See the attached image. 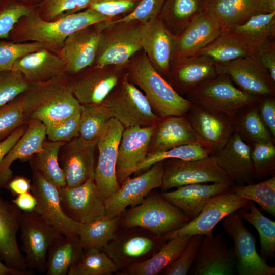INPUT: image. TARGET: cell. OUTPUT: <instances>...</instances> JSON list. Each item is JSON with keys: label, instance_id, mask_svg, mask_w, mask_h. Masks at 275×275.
<instances>
[{"label": "cell", "instance_id": "24", "mask_svg": "<svg viewBox=\"0 0 275 275\" xmlns=\"http://www.w3.org/2000/svg\"><path fill=\"white\" fill-rule=\"evenodd\" d=\"M22 216L20 209L0 196V258L8 267L32 274L17 243Z\"/></svg>", "mask_w": 275, "mask_h": 275}, {"label": "cell", "instance_id": "52", "mask_svg": "<svg viewBox=\"0 0 275 275\" xmlns=\"http://www.w3.org/2000/svg\"><path fill=\"white\" fill-rule=\"evenodd\" d=\"M92 0H44L41 17L53 21L88 8Z\"/></svg>", "mask_w": 275, "mask_h": 275}, {"label": "cell", "instance_id": "59", "mask_svg": "<svg viewBox=\"0 0 275 275\" xmlns=\"http://www.w3.org/2000/svg\"><path fill=\"white\" fill-rule=\"evenodd\" d=\"M27 128L28 123L22 125L0 142V164L11 148L24 133Z\"/></svg>", "mask_w": 275, "mask_h": 275}, {"label": "cell", "instance_id": "62", "mask_svg": "<svg viewBox=\"0 0 275 275\" xmlns=\"http://www.w3.org/2000/svg\"><path fill=\"white\" fill-rule=\"evenodd\" d=\"M29 272L13 269L6 266L0 261V275H30Z\"/></svg>", "mask_w": 275, "mask_h": 275}, {"label": "cell", "instance_id": "27", "mask_svg": "<svg viewBox=\"0 0 275 275\" xmlns=\"http://www.w3.org/2000/svg\"><path fill=\"white\" fill-rule=\"evenodd\" d=\"M204 8L222 32L244 23L253 15L269 13L267 0H204Z\"/></svg>", "mask_w": 275, "mask_h": 275}, {"label": "cell", "instance_id": "48", "mask_svg": "<svg viewBox=\"0 0 275 275\" xmlns=\"http://www.w3.org/2000/svg\"><path fill=\"white\" fill-rule=\"evenodd\" d=\"M25 97L22 94L0 107V139L8 136L29 120L24 115Z\"/></svg>", "mask_w": 275, "mask_h": 275}, {"label": "cell", "instance_id": "21", "mask_svg": "<svg viewBox=\"0 0 275 275\" xmlns=\"http://www.w3.org/2000/svg\"><path fill=\"white\" fill-rule=\"evenodd\" d=\"M96 145L86 142L78 136L66 142L62 146L59 162L64 174L67 187H75L94 178Z\"/></svg>", "mask_w": 275, "mask_h": 275}, {"label": "cell", "instance_id": "25", "mask_svg": "<svg viewBox=\"0 0 275 275\" xmlns=\"http://www.w3.org/2000/svg\"><path fill=\"white\" fill-rule=\"evenodd\" d=\"M140 37L142 50L153 67L167 80L175 35L156 17L142 24Z\"/></svg>", "mask_w": 275, "mask_h": 275}, {"label": "cell", "instance_id": "40", "mask_svg": "<svg viewBox=\"0 0 275 275\" xmlns=\"http://www.w3.org/2000/svg\"><path fill=\"white\" fill-rule=\"evenodd\" d=\"M120 227L119 216L107 215L86 223H81L78 236L84 250L104 249Z\"/></svg>", "mask_w": 275, "mask_h": 275}, {"label": "cell", "instance_id": "19", "mask_svg": "<svg viewBox=\"0 0 275 275\" xmlns=\"http://www.w3.org/2000/svg\"><path fill=\"white\" fill-rule=\"evenodd\" d=\"M104 28V21L100 22L80 29L65 40L59 54L65 63L66 73L76 74L93 65Z\"/></svg>", "mask_w": 275, "mask_h": 275}, {"label": "cell", "instance_id": "9", "mask_svg": "<svg viewBox=\"0 0 275 275\" xmlns=\"http://www.w3.org/2000/svg\"><path fill=\"white\" fill-rule=\"evenodd\" d=\"M208 182L234 184L218 165L215 155L192 160H164L161 192L187 184Z\"/></svg>", "mask_w": 275, "mask_h": 275}, {"label": "cell", "instance_id": "13", "mask_svg": "<svg viewBox=\"0 0 275 275\" xmlns=\"http://www.w3.org/2000/svg\"><path fill=\"white\" fill-rule=\"evenodd\" d=\"M124 129V127L118 120L112 118L97 143L99 155L95 169L94 181L105 200L120 188L116 168L118 147Z\"/></svg>", "mask_w": 275, "mask_h": 275}, {"label": "cell", "instance_id": "6", "mask_svg": "<svg viewBox=\"0 0 275 275\" xmlns=\"http://www.w3.org/2000/svg\"><path fill=\"white\" fill-rule=\"evenodd\" d=\"M112 118L124 127H146L156 124L161 118L153 110L144 93L125 72L115 88L102 102Z\"/></svg>", "mask_w": 275, "mask_h": 275}, {"label": "cell", "instance_id": "46", "mask_svg": "<svg viewBox=\"0 0 275 275\" xmlns=\"http://www.w3.org/2000/svg\"><path fill=\"white\" fill-rule=\"evenodd\" d=\"M210 155L207 149L198 144L179 145L169 149L148 153L145 159L135 173H142L159 161L168 159L192 160L206 157Z\"/></svg>", "mask_w": 275, "mask_h": 275}, {"label": "cell", "instance_id": "42", "mask_svg": "<svg viewBox=\"0 0 275 275\" xmlns=\"http://www.w3.org/2000/svg\"><path fill=\"white\" fill-rule=\"evenodd\" d=\"M237 212L243 220L253 225L258 232L261 254L264 258L275 256V222L264 216L253 201H249L248 209L241 208Z\"/></svg>", "mask_w": 275, "mask_h": 275}, {"label": "cell", "instance_id": "28", "mask_svg": "<svg viewBox=\"0 0 275 275\" xmlns=\"http://www.w3.org/2000/svg\"><path fill=\"white\" fill-rule=\"evenodd\" d=\"M251 151V146L234 132L223 148L215 155L218 165L235 185L254 182Z\"/></svg>", "mask_w": 275, "mask_h": 275}, {"label": "cell", "instance_id": "41", "mask_svg": "<svg viewBox=\"0 0 275 275\" xmlns=\"http://www.w3.org/2000/svg\"><path fill=\"white\" fill-rule=\"evenodd\" d=\"M257 102L242 108L236 114L233 118L235 132L246 142H274L275 138L260 116Z\"/></svg>", "mask_w": 275, "mask_h": 275}, {"label": "cell", "instance_id": "30", "mask_svg": "<svg viewBox=\"0 0 275 275\" xmlns=\"http://www.w3.org/2000/svg\"><path fill=\"white\" fill-rule=\"evenodd\" d=\"M234 184L213 182L183 185L173 191H163L161 196L181 210L190 220L196 218L213 196L226 191Z\"/></svg>", "mask_w": 275, "mask_h": 275}, {"label": "cell", "instance_id": "51", "mask_svg": "<svg viewBox=\"0 0 275 275\" xmlns=\"http://www.w3.org/2000/svg\"><path fill=\"white\" fill-rule=\"evenodd\" d=\"M204 235H192L187 245L180 256L163 269L160 274L186 275L195 261L197 253L204 238Z\"/></svg>", "mask_w": 275, "mask_h": 275}, {"label": "cell", "instance_id": "49", "mask_svg": "<svg viewBox=\"0 0 275 275\" xmlns=\"http://www.w3.org/2000/svg\"><path fill=\"white\" fill-rule=\"evenodd\" d=\"M19 72L9 70L0 73V107L26 92L32 87Z\"/></svg>", "mask_w": 275, "mask_h": 275}, {"label": "cell", "instance_id": "4", "mask_svg": "<svg viewBox=\"0 0 275 275\" xmlns=\"http://www.w3.org/2000/svg\"><path fill=\"white\" fill-rule=\"evenodd\" d=\"M189 221L181 210L153 190L141 204L119 215L120 227H140L162 237Z\"/></svg>", "mask_w": 275, "mask_h": 275}, {"label": "cell", "instance_id": "35", "mask_svg": "<svg viewBox=\"0 0 275 275\" xmlns=\"http://www.w3.org/2000/svg\"><path fill=\"white\" fill-rule=\"evenodd\" d=\"M191 237L183 234L167 240L161 248L146 260L128 266L117 272L120 275H156L175 261Z\"/></svg>", "mask_w": 275, "mask_h": 275}, {"label": "cell", "instance_id": "16", "mask_svg": "<svg viewBox=\"0 0 275 275\" xmlns=\"http://www.w3.org/2000/svg\"><path fill=\"white\" fill-rule=\"evenodd\" d=\"M186 116L201 145L210 155L221 150L235 132L233 118L225 114L193 103Z\"/></svg>", "mask_w": 275, "mask_h": 275}, {"label": "cell", "instance_id": "44", "mask_svg": "<svg viewBox=\"0 0 275 275\" xmlns=\"http://www.w3.org/2000/svg\"><path fill=\"white\" fill-rule=\"evenodd\" d=\"M119 269L103 250H84L78 262L70 267L68 275H110Z\"/></svg>", "mask_w": 275, "mask_h": 275}, {"label": "cell", "instance_id": "2", "mask_svg": "<svg viewBox=\"0 0 275 275\" xmlns=\"http://www.w3.org/2000/svg\"><path fill=\"white\" fill-rule=\"evenodd\" d=\"M129 80L143 92L160 118L185 115L193 103L178 94L153 67L144 51L134 55L125 67Z\"/></svg>", "mask_w": 275, "mask_h": 275}, {"label": "cell", "instance_id": "54", "mask_svg": "<svg viewBox=\"0 0 275 275\" xmlns=\"http://www.w3.org/2000/svg\"><path fill=\"white\" fill-rule=\"evenodd\" d=\"M164 0H141L130 13L120 18H115L113 22L138 21L144 24L158 17Z\"/></svg>", "mask_w": 275, "mask_h": 275}, {"label": "cell", "instance_id": "55", "mask_svg": "<svg viewBox=\"0 0 275 275\" xmlns=\"http://www.w3.org/2000/svg\"><path fill=\"white\" fill-rule=\"evenodd\" d=\"M141 0H92L87 8L100 14L116 18L121 14H127L132 11Z\"/></svg>", "mask_w": 275, "mask_h": 275}, {"label": "cell", "instance_id": "53", "mask_svg": "<svg viewBox=\"0 0 275 275\" xmlns=\"http://www.w3.org/2000/svg\"><path fill=\"white\" fill-rule=\"evenodd\" d=\"M80 112L81 109L59 122L45 126L48 139L67 142L78 136Z\"/></svg>", "mask_w": 275, "mask_h": 275}, {"label": "cell", "instance_id": "60", "mask_svg": "<svg viewBox=\"0 0 275 275\" xmlns=\"http://www.w3.org/2000/svg\"><path fill=\"white\" fill-rule=\"evenodd\" d=\"M12 202L23 212L34 210L37 204L36 198L29 191L17 195Z\"/></svg>", "mask_w": 275, "mask_h": 275}, {"label": "cell", "instance_id": "1", "mask_svg": "<svg viewBox=\"0 0 275 275\" xmlns=\"http://www.w3.org/2000/svg\"><path fill=\"white\" fill-rule=\"evenodd\" d=\"M73 78L65 72L40 84L32 85L25 93L24 115L45 126L56 123L76 112L82 105L73 93Z\"/></svg>", "mask_w": 275, "mask_h": 275}, {"label": "cell", "instance_id": "32", "mask_svg": "<svg viewBox=\"0 0 275 275\" xmlns=\"http://www.w3.org/2000/svg\"><path fill=\"white\" fill-rule=\"evenodd\" d=\"M201 142L186 115L161 118L151 136L148 153Z\"/></svg>", "mask_w": 275, "mask_h": 275}, {"label": "cell", "instance_id": "10", "mask_svg": "<svg viewBox=\"0 0 275 275\" xmlns=\"http://www.w3.org/2000/svg\"><path fill=\"white\" fill-rule=\"evenodd\" d=\"M237 211L223 219L222 225L233 241L238 274L274 275L275 267L269 265L265 259L258 253L255 239Z\"/></svg>", "mask_w": 275, "mask_h": 275}, {"label": "cell", "instance_id": "38", "mask_svg": "<svg viewBox=\"0 0 275 275\" xmlns=\"http://www.w3.org/2000/svg\"><path fill=\"white\" fill-rule=\"evenodd\" d=\"M66 142L45 140L42 149L32 156L33 170L39 171L58 188L66 186L65 176L59 162V153Z\"/></svg>", "mask_w": 275, "mask_h": 275}, {"label": "cell", "instance_id": "3", "mask_svg": "<svg viewBox=\"0 0 275 275\" xmlns=\"http://www.w3.org/2000/svg\"><path fill=\"white\" fill-rule=\"evenodd\" d=\"M112 19L89 8L53 21L45 20L31 11L19 20L12 32L20 42H38L45 44L50 49L60 48L65 40L72 33L89 25Z\"/></svg>", "mask_w": 275, "mask_h": 275}, {"label": "cell", "instance_id": "34", "mask_svg": "<svg viewBox=\"0 0 275 275\" xmlns=\"http://www.w3.org/2000/svg\"><path fill=\"white\" fill-rule=\"evenodd\" d=\"M240 39L254 54L275 43V11L260 13L230 31Z\"/></svg>", "mask_w": 275, "mask_h": 275}, {"label": "cell", "instance_id": "56", "mask_svg": "<svg viewBox=\"0 0 275 275\" xmlns=\"http://www.w3.org/2000/svg\"><path fill=\"white\" fill-rule=\"evenodd\" d=\"M31 12L21 4L10 5L0 11V38H7L15 25L23 17Z\"/></svg>", "mask_w": 275, "mask_h": 275}, {"label": "cell", "instance_id": "14", "mask_svg": "<svg viewBox=\"0 0 275 275\" xmlns=\"http://www.w3.org/2000/svg\"><path fill=\"white\" fill-rule=\"evenodd\" d=\"M164 160L159 161L134 177L125 179L113 195L105 200L106 215L119 216L128 207L141 204L148 194L162 185Z\"/></svg>", "mask_w": 275, "mask_h": 275}, {"label": "cell", "instance_id": "58", "mask_svg": "<svg viewBox=\"0 0 275 275\" xmlns=\"http://www.w3.org/2000/svg\"><path fill=\"white\" fill-rule=\"evenodd\" d=\"M253 55L275 82V43L259 50Z\"/></svg>", "mask_w": 275, "mask_h": 275}, {"label": "cell", "instance_id": "17", "mask_svg": "<svg viewBox=\"0 0 275 275\" xmlns=\"http://www.w3.org/2000/svg\"><path fill=\"white\" fill-rule=\"evenodd\" d=\"M62 207L72 220L86 223L106 215L105 199L91 178L75 187L59 188Z\"/></svg>", "mask_w": 275, "mask_h": 275}, {"label": "cell", "instance_id": "37", "mask_svg": "<svg viewBox=\"0 0 275 275\" xmlns=\"http://www.w3.org/2000/svg\"><path fill=\"white\" fill-rule=\"evenodd\" d=\"M204 11V0H164L158 18L176 36Z\"/></svg>", "mask_w": 275, "mask_h": 275}, {"label": "cell", "instance_id": "43", "mask_svg": "<svg viewBox=\"0 0 275 275\" xmlns=\"http://www.w3.org/2000/svg\"><path fill=\"white\" fill-rule=\"evenodd\" d=\"M112 118L103 103L82 105L79 136L84 141L96 143L109 120Z\"/></svg>", "mask_w": 275, "mask_h": 275}, {"label": "cell", "instance_id": "11", "mask_svg": "<svg viewBox=\"0 0 275 275\" xmlns=\"http://www.w3.org/2000/svg\"><path fill=\"white\" fill-rule=\"evenodd\" d=\"M20 230L28 269L45 273L48 248L61 234L35 210L22 211Z\"/></svg>", "mask_w": 275, "mask_h": 275}, {"label": "cell", "instance_id": "29", "mask_svg": "<svg viewBox=\"0 0 275 275\" xmlns=\"http://www.w3.org/2000/svg\"><path fill=\"white\" fill-rule=\"evenodd\" d=\"M222 32L205 11L175 36L171 62L194 56Z\"/></svg>", "mask_w": 275, "mask_h": 275}, {"label": "cell", "instance_id": "26", "mask_svg": "<svg viewBox=\"0 0 275 275\" xmlns=\"http://www.w3.org/2000/svg\"><path fill=\"white\" fill-rule=\"evenodd\" d=\"M218 75L214 61L206 56L196 54L171 62L167 80L182 96Z\"/></svg>", "mask_w": 275, "mask_h": 275}, {"label": "cell", "instance_id": "15", "mask_svg": "<svg viewBox=\"0 0 275 275\" xmlns=\"http://www.w3.org/2000/svg\"><path fill=\"white\" fill-rule=\"evenodd\" d=\"M33 171L30 190L36 199L34 210L61 235L66 237L78 236L81 223L70 218L64 212L59 188L39 171Z\"/></svg>", "mask_w": 275, "mask_h": 275}, {"label": "cell", "instance_id": "47", "mask_svg": "<svg viewBox=\"0 0 275 275\" xmlns=\"http://www.w3.org/2000/svg\"><path fill=\"white\" fill-rule=\"evenodd\" d=\"M251 157L255 180L275 175L274 142L252 143Z\"/></svg>", "mask_w": 275, "mask_h": 275}, {"label": "cell", "instance_id": "22", "mask_svg": "<svg viewBox=\"0 0 275 275\" xmlns=\"http://www.w3.org/2000/svg\"><path fill=\"white\" fill-rule=\"evenodd\" d=\"M157 123L146 127L124 128L118 147L116 168L119 185L135 173L145 159L150 141Z\"/></svg>", "mask_w": 275, "mask_h": 275}, {"label": "cell", "instance_id": "12", "mask_svg": "<svg viewBox=\"0 0 275 275\" xmlns=\"http://www.w3.org/2000/svg\"><path fill=\"white\" fill-rule=\"evenodd\" d=\"M249 201L236 196L230 188L211 197L196 218L163 237L167 240L183 234L211 236L214 227L225 217L239 209L247 210Z\"/></svg>", "mask_w": 275, "mask_h": 275}, {"label": "cell", "instance_id": "50", "mask_svg": "<svg viewBox=\"0 0 275 275\" xmlns=\"http://www.w3.org/2000/svg\"><path fill=\"white\" fill-rule=\"evenodd\" d=\"M48 47L38 42H0V73L11 70L15 61L21 57Z\"/></svg>", "mask_w": 275, "mask_h": 275}, {"label": "cell", "instance_id": "31", "mask_svg": "<svg viewBox=\"0 0 275 275\" xmlns=\"http://www.w3.org/2000/svg\"><path fill=\"white\" fill-rule=\"evenodd\" d=\"M66 65L59 54L44 48L17 60L12 69L20 72L32 85L47 81L65 72Z\"/></svg>", "mask_w": 275, "mask_h": 275}, {"label": "cell", "instance_id": "63", "mask_svg": "<svg viewBox=\"0 0 275 275\" xmlns=\"http://www.w3.org/2000/svg\"><path fill=\"white\" fill-rule=\"evenodd\" d=\"M267 3L269 12L275 11V0H267Z\"/></svg>", "mask_w": 275, "mask_h": 275}, {"label": "cell", "instance_id": "23", "mask_svg": "<svg viewBox=\"0 0 275 275\" xmlns=\"http://www.w3.org/2000/svg\"><path fill=\"white\" fill-rule=\"evenodd\" d=\"M236 258L221 233L205 236L189 271L193 275H233Z\"/></svg>", "mask_w": 275, "mask_h": 275}, {"label": "cell", "instance_id": "45", "mask_svg": "<svg viewBox=\"0 0 275 275\" xmlns=\"http://www.w3.org/2000/svg\"><path fill=\"white\" fill-rule=\"evenodd\" d=\"M231 188L236 196L257 203L263 211L275 216V175L259 183L234 185Z\"/></svg>", "mask_w": 275, "mask_h": 275}, {"label": "cell", "instance_id": "5", "mask_svg": "<svg viewBox=\"0 0 275 275\" xmlns=\"http://www.w3.org/2000/svg\"><path fill=\"white\" fill-rule=\"evenodd\" d=\"M104 21L97 51L92 66H125L131 58L142 50V23L138 21Z\"/></svg>", "mask_w": 275, "mask_h": 275}, {"label": "cell", "instance_id": "7", "mask_svg": "<svg viewBox=\"0 0 275 275\" xmlns=\"http://www.w3.org/2000/svg\"><path fill=\"white\" fill-rule=\"evenodd\" d=\"M186 95L193 103L232 118L242 108L257 103L261 98L237 87L226 74H218L203 82Z\"/></svg>", "mask_w": 275, "mask_h": 275}, {"label": "cell", "instance_id": "36", "mask_svg": "<svg viewBox=\"0 0 275 275\" xmlns=\"http://www.w3.org/2000/svg\"><path fill=\"white\" fill-rule=\"evenodd\" d=\"M84 249L78 236L57 237L48 248L45 273L47 275L68 274L71 267L80 258Z\"/></svg>", "mask_w": 275, "mask_h": 275}, {"label": "cell", "instance_id": "39", "mask_svg": "<svg viewBox=\"0 0 275 275\" xmlns=\"http://www.w3.org/2000/svg\"><path fill=\"white\" fill-rule=\"evenodd\" d=\"M196 54L206 56L216 64H222L253 54L235 35L227 31L222 32Z\"/></svg>", "mask_w": 275, "mask_h": 275}, {"label": "cell", "instance_id": "20", "mask_svg": "<svg viewBox=\"0 0 275 275\" xmlns=\"http://www.w3.org/2000/svg\"><path fill=\"white\" fill-rule=\"evenodd\" d=\"M125 66H92L73 79V93L81 105L102 103L120 80Z\"/></svg>", "mask_w": 275, "mask_h": 275}, {"label": "cell", "instance_id": "57", "mask_svg": "<svg viewBox=\"0 0 275 275\" xmlns=\"http://www.w3.org/2000/svg\"><path fill=\"white\" fill-rule=\"evenodd\" d=\"M257 106L263 122L275 138L274 96L261 97L257 102Z\"/></svg>", "mask_w": 275, "mask_h": 275}, {"label": "cell", "instance_id": "8", "mask_svg": "<svg viewBox=\"0 0 275 275\" xmlns=\"http://www.w3.org/2000/svg\"><path fill=\"white\" fill-rule=\"evenodd\" d=\"M167 241L162 236L140 227H120L102 250L121 270L146 260Z\"/></svg>", "mask_w": 275, "mask_h": 275}, {"label": "cell", "instance_id": "18", "mask_svg": "<svg viewBox=\"0 0 275 275\" xmlns=\"http://www.w3.org/2000/svg\"><path fill=\"white\" fill-rule=\"evenodd\" d=\"M216 64L218 74L228 75L245 92L261 97L274 96L275 82L253 54Z\"/></svg>", "mask_w": 275, "mask_h": 275}, {"label": "cell", "instance_id": "61", "mask_svg": "<svg viewBox=\"0 0 275 275\" xmlns=\"http://www.w3.org/2000/svg\"><path fill=\"white\" fill-rule=\"evenodd\" d=\"M8 184L9 190L14 194L18 195L31 190L30 181L23 176H17L10 180Z\"/></svg>", "mask_w": 275, "mask_h": 275}, {"label": "cell", "instance_id": "33", "mask_svg": "<svg viewBox=\"0 0 275 275\" xmlns=\"http://www.w3.org/2000/svg\"><path fill=\"white\" fill-rule=\"evenodd\" d=\"M46 128L41 121L29 120L24 133L16 142L0 164V187L5 186L11 179L12 163L17 159H30L40 152L46 138Z\"/></svg>", "mask_w": 275, "mask_h": 275}]
</instances>
